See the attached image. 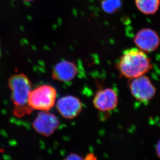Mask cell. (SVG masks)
<instances>
[{
  "label": "cell",
  "instance_id": "6da1fadb",
  "mask_svg": "<svg viewBox=\"0 0 160 160\" xmlns=\"http://www.w3.org/2000/svg\"><path fill=\"white\" fill-rule=\"evenodd\" d=\"M117 67L122 76L133 79L145 75L151 69L152 65L145 52L132 48L123 52Z\"/></svg>",
  "mask_w": 160,
  "mask_h": 160
},
{
  "label": "cell",
  "instance_id": "7a4b0ae2",
  "mask_svg": "<svg viewBox=\"0 0 160 160\" xmlns=\"http://www.w3.org/2000/svg\"><path fill=\"white\" fill-rule=\"evenodd\" d=\"M8 84L11 91V98L14 103V115L22 117L32 112L28 99L32 90V83L29 78L22 73L14 74L8 79Z\"/></svg>",
  "mask_w": 160,
  "mask_h": 160
},
{
  "label": "cell",
  "instance_id": "3957f363",
  "mask_svg": "<svg viewBox=\"0 0 160 160\" xmlns=\"http://www.w3.org/2000/svg\"><path fill=\"white\" fill-rule=\"evenodd\" d=\"M57 92L49 85H43L31 90L28 103L33 110L48 111L55 104Z\"/></svg>",
  "mask_w": 160,
  "mask_h": 160
},
{
  "label": "cell",
  "instance_id": "277c9868",
  "mask_svg": "<svg viewBox=\"0 0 160 160\" xmlns=\"http://www.w3.org/2000/svg\"><path fill=\"white\" fill-rule=\"evenodd\" d=\"M129 89L133 97L143 103L149 102L156 93L155 86L149 78L145 75L131 79Z\"/></svg>",
  "mask_w": 160,
  "mask_h": 160
},
{
  "label": "cell",
  "instance_id": "5b68a950",
  "mask_svg": "<svg viewBox=\"0 0 160 160\" xmlns=\"http://www.w3.org/2000/svg\"><path fill=\"white\" fill-rule=\"evenodd\" d=\"M60 122L55 114L48 111H40L33 122L36 132L45 137L54 134L58 128Z\"/></svg>",
  "mask_w": 160,
  "mask_h": 160
},
{
  "label": "cell",
  "instance_id": "8992f818",
  "mask_svg": "<svg viewBox=\"0 0 160 160\" xmlns=\"http://www.w3.org/2000/svg\"><path fill=\"white\" fill-rule=\"evenodd\" d=\"M118 102V95L114 89L102 88L97 91L92 100V103L99 111L107 112L116 109Z\"/></svg>",
  "mask_w": 160,
  "mask_h": 160
},
{
  "label": "cell",
  "instance_id": "52a82bcc",
  "mask_svg": "<svg viewBox=\"0 0 160 160\" xmlns=\"http://www.w3.org/2000/svg\"><path fill=\"white\" fill-rule=\"evenodd\" d=\"M56 108L62 117L67 119H73L81 112L83 105L78 97L67 95L60 98L57 101Z\"/></svg>",
  "mask_w": 160,
  "mask_h": 160
},
{
  "label": "cell",
  "instance_id": "ba28073f",
  "mask_svg": "<svg viewBox=\"0 0 160 160\" xmlns=\"http://www.w3.org/2000/svg\"><path fill=\"white\" fill-rule=\"evenodd\" d=\"M134 42L139 49L145 52H152L159 48L160 38L156 31L150 28L140 30L134 38Z\"/></svg>",
  "mask_w": 160,
  "mask_h": 160
},
{
  "label": "cell",
  "instance_id": "9c48e42d",
  "mask_svg": "<svg viewBox=\"0 0 160 160\" xmlns=\"http://www.w3.org/2000/svg\"><path fill=\"white\" fill-rule=\"evenodd\" d=\"M77 74V67L74 62L62 60L56 64L52 69V77L54 80L67 82L73 80Z\"/></svg>",
  "mask_w": 160,
  "mask_h": 160
},
{
  "label": "cell",
  "instance_id": "30bf717a",
  "mask_svg": "<svg viewBox=\"0 0 160 160\" xmlns=\"http://www.w3.org/2000/svg\"><path fill=\"white\" fill-rule=\"evenodd\" d=\"M135 5L142 14L151 15L159 10L160 0H135Z\"/></svg>",
  "mask_w": 160,
  "mask_h": 160
},
{
  "label": "cell",
  "instance_id": "8fae6325",
  "mask_svg": "<svg viewBox=\"0 0 160 160\" xmlns=\"http://www.w3.org/2000/svg\"><path fill=\"white\" fill-rule=\"evenodd\" d=\"M100 6L106 13L113 14L121 8L122 2V0H102Z\"/></svg>",
  "mask_w": 160,
  "mask_h": 160
},
{
  "label": "cell",
  "instance_id": "7c38bea8",
  "mask_svg": "<svg viewBox=\"0 0 160 160\" xmlns=\"http://www.w3.org/2000/svg\"><path fill=\"white\" fill-rule=\"evenodd\" d=\"M63 160H86V159L79 154L71 153L67 156V157Z\"/></svg>",
  "mask_w": 160,
  "mask_h": 160
},
{
  "label": "cell",
  "instance_id": "4fadbf2b",
  "mask_svg": "<svg viewBox=\"0 0 160 160\" xmlns=\"http://www.w3.org/2000/svg\"><path fill=\"white\" fill-rule=\"evenodd\" d=\"M156 150H157V153L158 156L160 159V140L158 142V143L157 145Z\"/></svg>",
  "mask_w": 160,
  "mask_h": 160
},
{
  "label": "cell",
  "instance_id": "5bb4252c",
  "mask_svg": "<svg viewBox=\"0 0 160 160\" xmlns=\"http://www.w3.org/2000/svg\"><path fill=\"white\" fill-rule=\"evenodd\" d=\"M23 1H24L26 2H31L33 1H34V0H23Z\"/></svg>",
  "mask_w": 160,
  "mask_h": 160
},
{
  "label": "cell",
  "instance_id": "9a60e30c",
  "mask_svg": "<svg viewBox=\"0 0 160 160\" xmlns=\"http://www.w3.org/2000/svg\"><path fill=\"white\" fill-rule=\"evenodd\" d=\"M1 47H0V58H1Z\"/></svg>",
  "mask_w": 160,
  "mask_h": 160
}]
</instances>
